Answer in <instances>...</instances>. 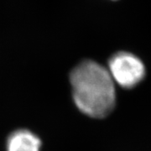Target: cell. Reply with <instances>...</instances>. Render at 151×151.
Wrapping results in <instances>:
<instances>
[{
  "instance_id": "obj_3",
  "label": "cell",
  "mask_w": 151,
  "mask_h": 151,
  "mask_svg": "<svg viewBox=\"0 0 151 151\" xmlns=\"http://www.w3.org/2000/svg\"><path fill=\"white\" fill-rule=\"evenodd\" d=\"M40 138L27 129L14 131L7 140V151H40Z\"/></svg>"
},
{
  "instance_id": "obj_1",
  "label": "cell",
  "mask_w": 151,
  "mask_h": 151,
  "mask_svg": "<svg viewBox=\"0 0 151 151\" xmlns=\"http://www.w3.org/2000/svg\"><path fill=\"white\" fill-rule=\"evenodd\" d=\"M70 81L76 107L95 119L108 116L115 106L114 81L108 69L93 60H85L70 72Z\"/></svg>"
},
{
  "instance_id": "obj_2",
  "label": "cell",
  "mask_w": 151,
  "mask_h": 151,
  "mask_svg": "<svg viewBox=\"0 0 151 151\" xmlns=\"http://www.w3.org/2000/svg\"><path fill=\"white\" fill-rule=\"evenodd\" d=\"M108 72L113 81L124 88H132L143 81L145 66L139 57L129 52L114 54L108 61Z\"/></svg>"
}]
</instances>
